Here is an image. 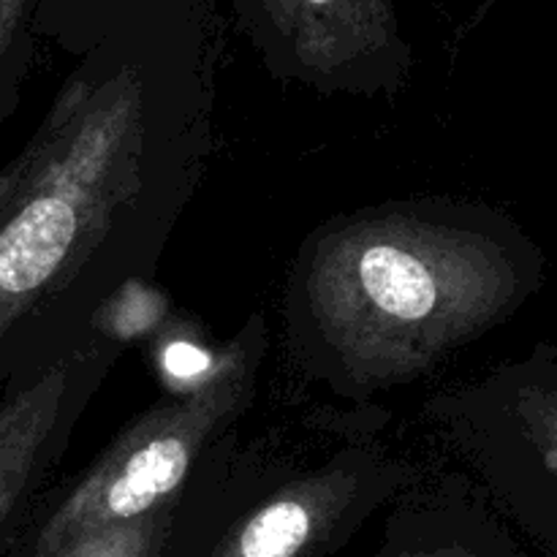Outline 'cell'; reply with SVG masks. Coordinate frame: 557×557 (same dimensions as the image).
<instances>
[{
	"mask_svg": "<svg viewBox=\"0 0 557 557\" xmlns=\"http://www.w3.org/2000/svg\"><path fill=\"white\" fill-rule=\"evenodd\" d=\"M221 0H107L0 166V386L158 272L215 150Z\"/></svg>",
	"mask_w": 557,
	"mask_h": 557,
	"instance_id": "obj_1",
	"label": "cell"
},
{
	"mask_svg": "<svg viewBox=\"0 0 557 557\" xmlns=\"http://www.w3.org/2000/svg\"><path fill=\"white\" fill-rule=\"evenodd\" d=\"M542 283V248L484 201L422 196L341 212L288 264L283 362L343 408L370 406L504 324Z\"/></svg>",
	"mask_w": 557,
	"mask_h": 557,
	"instance_id": "obj_2",
	"label": "cell"
},
{
	"mask_svg": "<svg viewBox=\"0 0 557 557\" xmlns=\"http://www.w3.org/2000/svg\"><path fill=\"white\" fill-rule=\"evenodd\" d=\"M270 346L267 313L253 310L196 379L136 413L74 479H54L5 553L44 557L172 504L201 457L253 408Z\"/></svg>",
	"mask_w": 557,
	"mask_h": 557,
	"instance_id": "obj_3",
	"label": "cell"
},
{
	"mask_svg": "<svg viewBox=\"0 0 557 557\" xmlns=\"http://www.w3.org/2000/svg\"><path fill=\"white\" fill-rule=\"evenodd\" d=\"M422 424L506 522L557 557V341L441 386Z\"/></svg>",
	"mask_w": 557,
	"mask_h": 557,
	"instance_id": "obj_4",
	"label": "cell"
},
{
	"mask_svg": "<svg viewBox=\"0 0 557 557\" xmlns=\"http://www.w3.org/2000/svg\"><path fill=\"white\" fill-rule=\"evenodd\" d=\"M239 36L272 79L321 96H397L411 85L413 47L395 0H232Z\"/></svg>",
	"mask_w": 557,
	"mask_h": 557,
	"instance_id": "obj_5",
	"label": "cell"
},
{
	"mask_svg": "<svg viewBox=\"0 0 557 557\" xmlns=\"http://www.w3.org/2000/svg\"><path fill=\"white\" fill-rule=\"evenodd\" d=\"M107 315L52 364L14 370L0 386V555L58 479L76 428L123 357L125 337Z\"/></svg>",
	"mask_w": 557,
	"mask_h": 557,
	"instance_id": "obj_6",
	"label": "cell"
},
{
	"mask_svg": "<svg viewBox=\"0 0 557 557\" xmlns=\"http://www.w3.org/2000/svg\"><path fill=\"white\" fill-rule=\"evenodd\" d=\"M375 557H525L509 522L455 471H424L389 506Z\"/></svg>",
	"mask_w": 557,
	"mask_h": 557,
	"instance_id": "obj_7",
	"label": "cell"
},
{
	"mask_svg": "<svg viewBox=\"0 0 557 557\" xmlns=\"http://www.w3.org/2000/svg\"><path fill=\"white\" fill-rule=\"evenodd\" d=\"M180 495L172 504L152 511V515L123 522V525L107 528V531L87 533V536L74 539L65 547L54 549V553L44 557H163L169 547V539L174 533V522H177ZM0 557L20 555L3 553Z\"/></svg>",
	"mask_w": 557,
	"mask_h": 557,
	"instance_id": "obj_8",
	"label": "cell"
},
{
	"mask_svg": "<svg viewBox=\"0 0 557 557\" xmlns=\"http://www.w3.org/2000/svg\"><path fill=\"white\" fill-rule=\"evenodd\" d=\"M38 0H0V128L22 103L36 63Z\"/></svg>",
	"mask_w": 557,
	"mask_h": 557,
	"instance_id": "obj_9",
	"label": "cell"
},
{
	"mask_svg": "<svg viewBox=\"0 0 557 557\" xmlns=\"http://www.w3.org/2000/svg\"><path fill=\"white\" fill-rule=\"evenodd\" d=\"M101 3L103 0H38L36 36L69 52Z\"/></svg>",
	"mask_w": 557,
	"mask_h": 557,
	"instance_id": "obj_10",
	"label": "cell"
}]
</instances>
